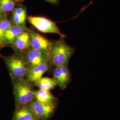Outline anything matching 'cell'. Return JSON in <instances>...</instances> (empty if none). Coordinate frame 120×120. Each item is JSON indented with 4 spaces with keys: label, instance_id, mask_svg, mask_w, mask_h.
I'll list each match as a JSON object with an SVG mask.
<instances>
[{
    "label": "cell",
    "instance_id": "obj_23",
    "mask_svg": "<svg viewBox=\"0 0 120 120\" xmlns=\"http://www.w3.org/2000/svg\"><path fill=\"white\" fill-rule=\"evenodd\" d=\"M1 54H0V56H1Z\"/></svg>",
    "mask_w": 120,
    "mask_h": 120
},
{
    "label": "cell",
    "instance_id": "obj_15",
    "mask_svg": "<svg viewBox=\"0 0 120 120\" xmlns=\"http://www.w3.org/2000/svg\"><path fill=\"white\" fill-rule=\"evenodd\" d=\"M34 84L39 89L48 91L53 90L56 86L53 78L43 77L35 82Z\"/></svg>",
    "mask_w": 120,
    "mask_h": 120
},
{
    "label": "cell",
    "instance_id": "obj_20",
    "mask_svg": "<svg viewBox=\"0 0 120 120\" xmlns=\"http://www.w3.org/2000/svg\"><path fill=\"white\" fill-rule=\"evenodd\" d=\"M14 2H20V1H21L22 0H13Z\"/></svg>",
    "mask_w": 120,
    "mask_h": 120
},
{
    "label": "cell",
    "instance_id": "obj_11",
    "mask_svg": "<svg viewBox=\"0 0 120 120\" xmlns=\"http://www.w3.org/2000/svg\"><path fill=\"white\" fill-rule=\"evenodd\" d=\"M12 45L13 49L19 52L26 51L30 49V30H27L19 35Z\"/></svg>",
    "mask_w": 120,
    "mask_h": 120
},
{
    "label": "cell",
    "instance_id": "obj_1",
    "mask_svg": "<svg viewBox=\"0 0 120 120\" xmlns=\"http://www.w3.org/2000/svg\"><path fill=\"white\" fill-rule=\"evenodd\" d=\"M13 92L17 106L28 105L35 100V90L25 78L13 79Z\"/></svg>",
    "mask_w": 120,
    "mask_h": 120
},
{
    "label": "cell",
    "instance_id": "obj_14",
    "mask_svg": "<svg viewBox=\"0 0 120 120\" xmlns=\"http://www.w3.org/2000/svg\"><path fill=\"white\" fill-rule=\"evenodd\" d=\"M35 100L44 103H50L56 101V98L50 91L39 89L35 90Z\"/></svg>",
    "mask_w": 120,
    "mask_h": 120
},
{
    "label": "cell",
    "instance_id": "obj_16",
    "mask_svg": "<svg viewBox=\"0 0 120 120\" xmlns=\"http://www.w3.org/2000/svg\"><path fill=\"white\" fill-rule=\"evenodd\" d=\"M15 5L13 0H0V11L4 13L13 11Z\"/></svg>",
    "mask_w": 120,
    "mask_h": 120
},
{
    "label": "cell",
    "instance_id": "obj_5",
    "mask_svg": "<svg viewBox=\"0 0 120 120\" xmlns=\"http://www.w3.org/2000/svg\"><path fill=\"white\" fill-rule=\"evenodd\" d=\"M29 106L33 112L35 117L39 120H47L56 110V101L50 103H44L34 100Z\"/></svg>",
    "mask_w": 120,
    "mask_h": 120
},
{
    "label": "cell",
    "instance_id": "obj_21",
    "mask_svg": "<svg viewBox=\"0 0 120 120\" xmlns=\"http://www.w3.org/2000/svg\"><path fill=\"white\" fill-rule=\"evenodd\" d=\"M39 120L38 119H37L36 117H34V118H32V119H30V120Z\"/></svg>",
    "mask_w": 120,
    "mask_h": 120
},
{
    "label": "cell",
    "instance_id": "obj_24",
    "mask_svg": "<svg viewBox=\"0 0 120 120\" xmlns=\"http://www.w3.org/2000/svg\"></svg>",
    "mask_w": 120,
    "mask_h": 120
},
{
    "label": "cell",
    "instance_id": "obj_12",
    "mask_svg": "<svg viewBox=\"0 0 120 120\" xmlns=\"http://www.w3.org/2000/svg\"><path fill=\"white\" fill-rule=\"evenodd\" d=\"M35 117L29 105L17 106L12 120H29Z\"/></svg>",
    "mask_w": 120,
    "mask_h": 120
},
{
    "label": "cell",
    "instance_id": "obj_17",
    "mask_svg": "<svg viewBox=\"0 0 120 120\" xmlns=\"http://www.w3.org/2000/svg\"><path fill=\"white\" fill-rule=\"evenodd\" d=\"M14 23L12 21L9 20L4 18L0 21V41L4 33L8 30L10 27L14 25Z\"/></svg>",
    "mask_w": 120,
    "mask_h": 120
},
{
    "label": "cell",
    "instance_id": "obj_18",
    "mask_svg": "<svg viewBox=\"0 0 120 120\" xmlns=\"http://www.w3.org/2000/svg\"><path fill=\"white\" fill-rule=\"evenodd\" d=\"M6 17L5 13H3L0 11V21Z\"/></svg>",
    "mask_w": 120,
    "mask_h": 120
},
{
    "label": "cell",
    "instance_id": "obj_7",
    "mask_svg": "<svg viewBox=\"0 0 120 120\" xmlns=\"http://www.w3.org/2000/svg\"><path fill=\"white\" fill-rule=\"evenodd\" d=\"M51 64L50 60L40 64L29 67L25 79L30 83H34L50 69Z\"/></svg>",
    "mask_w": 120,
    "mask_h": 120
},
{
    "label": "cell",
    "instance_id": "obj_6",
    "mask_svg": "<svg viewBox=\"0 0 120 120\" xmlns=\"http://www.w3.org/2000/svg\"><path fill=\"white\" fill-rule=\"evenodd\" d=\"M30 48L50 53L53 43L37 32L30 30Z\"/></svg>",
    "mask_w": 120,
    "mask_h": 120
},
{
    "label": "cell",
    "instance_id": "obj_19",
    "mask_svg": "<svg viewBox=\"0 0 120 120\" xmlns=\"http://www.w3.org/2000/svg\"><path fill=\"white\" fill-rule=\"evenodd\" d=\"M50 3L52 4H56L58 2V0H50Z\"/></svg>",
    "mask_w": 120,
    "mask_h": 120
},
{
    "label": "cell",
    "instance_id": "obj_22",
    "mask_svg": "<svg viewBox=\"0 0 120 120\" xmlns=\"http://www.w3.org/2000/svg\"><path fill=\"white\" fill-rule=\"evenodd\" d=\"M46 1H47L48 2H50V0H45Z\"/></svg>",
    "mask_w": 120,
    "mask_h": 120
},
{
    "label": "cell",
    "instance_id": "obj_8",
    "mask_svg": "<svg viewBox=\"0 0 120 120\" xmlns=\"http://www.w3.org/2000/svg\"><path fill=\"white\" fill-rule=\"evenodd\" d=\"M71 74L67 65L56 67L53 72V79L56 86L61 90L65 89L71 80Z\"/></svg>",
    "mask_w": 120,
    "mask_h": 120
},
{
    "label": "cell",
    "instance_id": "obj_3",
    "mask_svg": "<svg viewBox=\"0 0 120 120\" xmlns=\"http://www.w3.org/2000/svg\"><path fill=\"white\" fill-rule=\"evenodd\" d=\"M5 61L13 79L25 78L29 65L24 54L19 52L6 58Z\"/></svg>",
    "mask_w": 120,
    "mask_h": 120
},
{
    "label": "cell",
    "instance_id": "obj_13",
    "mask_svg": "<svg viewBox=\"0 0 120 120\" xmlns=\"http://www.w3.org/2000/svg\"><path fill=\"white\" fill-rule=\"evenodd\" d=\"M27 12L25 8L22 7H18L13 10L12 22L14 25L26 26V20Z\"/></svg>",
    "mask_w": 120,
    "mask_h": 120
},
{
    "label": "cell",
    "instance_id": "obj_10",
    "mask_svg": "<svg viewBox=\"0 0 120 120\" xmlns=\"http://www.w3.org/2000/svg\"><path fill=\"white\" fill-rule=\"evenodd\" d=\"M28 30L26 26L14 25L4 33L0 41L1 46L12 44L17 37L23 32Z\"/></svg>",
    "mask_w": 120,
    "mask_h": 120
},
{
    "label": "cell",
    "instance_id": "obj_4",
    "mask_svg": "<svg viewBox=\"0 0 120 120\" xmlns=\"http://www.w3.org/2000/svg\"><path fill=\"white\" fill-rule=\"evenodd\" d=\"M27 20L36 29L41 32L56 34L62 38L65 37L60 32L55 22L45 17L30 16L27 18Z\"/></svg>",
    "mask_w": 120,
    "mask_h": 120
},
{
    "label": "cell",
    "instance_id": "obj_2",
    "mask_svg": "<svg viewBox=\"0 0 120 120\" xmlns=\"http://www.w3.org/2000/svg\"><path fill=\"white\" fill-rule=\"evenodd\" d=\"M74 50V49L68 45L63 39L53 43L49 53L52 65L55 67L67 65Z\"/></svg>",
    "mask_w": 120,
    "mask_h": 120
},
{
    "label": "cell",
    "instance_id": "obj_9",
    "mask_svg": "<svg viewBox=\"0 0 120 120\" xmlns=\"http://www.w3.org/2000/svg\"><path fill=\"white\" fill-rule=\"evenodd\" d=\"M29 67L40 64L50 60L49 53L29 49L24 53Z\"/></svg>",
    "mask_w": 120,
    "mask_h": 120
}]
</instances>
